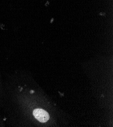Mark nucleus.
<instances>
[{
  "instance_id": "f257e3e1",
  "label": "nucleus",
  "mask_w": 113,
  "mask_h": 127,
  "mask_svg": "<svg viewBox=\"0 0 113 127\" xmlns=\"http://www.w3.org/2000/svg\"><path fill=\"white\" fill-rule=\"evenodd\" d=\"M33 115L35 118L41 123H45L49 119L48 113L42 109H36L33 111Z\"/></svg>"
},
{
  "instance_id": "f03ea898",
  "label": "nucleus",
  "mask_w": 113,
  "mask_h": 127,
  "mask_svg": "<svg viewBox=\"0 0 113 127\" xmlns=\"http://www.w3.org/2000/svg\"><path fill=\"white\" fill-rule=\"evenodd\" d=\"M31 93H34V91H31Z\"/></svg>"
}]
</instances>
